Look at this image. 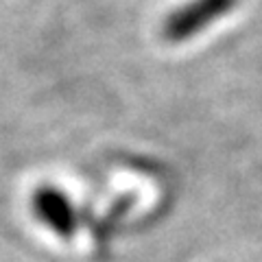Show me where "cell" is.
Returning <instances> with one entry per match:
<instances>
[{
  "label": "cell",
  "instance_id": "cell-1",
  "mask_svg": "<svg viewBox=\"0 0 262 262\" xmlns=\"http://www.w3.org/2000/svg\"><path fill=\"white\" fill-rule=\"evenodd\" d=\"M238 0H188L170 11L162 22V37L170 44H182L196 37L203 29L214 24L234 7Z\"/></svg>",
  "mask_w": 262,
  "mask_h": 262
},
{
  "label": "cell",
  "instance_id": "cell-2",
  "mask_svg": "<svg viewBox=\"0 0 262 262\" xmlns=\"http://www.w3.org/2000/svg\"><path fill=\"white\" fill-rule=\"evenodd\" d=\"M31 212L48 232L63 241L75 238L81 225L79 210L61 188L53 184L37 186L31 194Z\"/></svg>",
  "mask_w": 262,
  "mask_h": 262
}]
</instances>
